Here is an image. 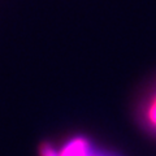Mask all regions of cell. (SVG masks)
Here are the masks:
<instances>
[{
    "mask_svg": "<svg viewBox=\"0 0 156 156\" xmlns=\"http://www.w3.org/2000/svg\"><path fill=\"white\" fill-rule=\"evenodd\" d=\"M42 156H115L103 148L98 147L85 136H74L58 150L51 146H43Z\"/></svg>",
    "mask_w": 156,
    "mask_h": 156,
    "instance_id": "1",
    "label": "cell"
},
{
    "mask_svg": "<svg viewBox=\"0 0 156 156\" xmlns=\"http://www.w3.org/2000/svg\"><path fill=\"white\" fill-rule=\"evenodd\" d=\"M139 119L146 130L156 135V85L146 95L139 107Z\"/></svg>",
    "mask_w": 156,
    "mask_h": 156,
    "instance_id": "2",
    "label": "cell"
}]
</instances>
